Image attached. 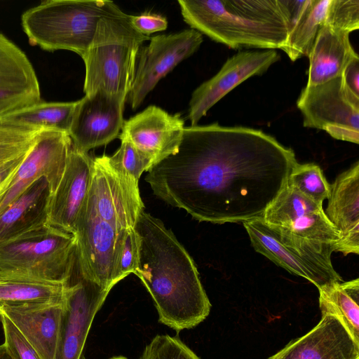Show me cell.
Instances as JSON below:
<instances>
[{"mask_svg": "<svg viewBox=\"0 0 359 359\" xmlns=\"http://www.w3.org/2000/svg\"><path fill=\"white\" fill-rule=\"evenodd\" d=\"M325 25L350 34L359 28V0H330Z\"/></svg>", "mask_w": 359, "mask_h": 359, "instance_id": "d6a6232c", "label": "cell"}, {"mask_svg": "<svg viewBox=\"0 0 359 359\" xmlns=\"http://www.w3.org/2000/svg\"><path fill=\"white\" fill-rule=\"evenodd\" d=\"M191 29L229 48L281 49L288 36L278 0H179Z\"/></svg>", "mask_w": 359, "mask_h": 359, "instance_id": "277c9868", "label": "cell"}, {"mask_svg": "<svg viewBox=\"0 0 359 359\" xmlns=\"http://www.w3.org/2000/svg\"><path fill=\"white\" fill-rule=\"evenodd\" d=\"M0 359H13L4 344L0 345Z\"/></svg>", "mask_w": 359, "mask_h": 359, "instance_id": "74e56055", "label": "cell"}, {"mask_svg": "<svg viewBox=\"0 0 359 359\" xmlns=\"http://www.w3.org/2000/svg\"><path fill=\"white\" fill-rule=\"evenodd\" d=\"M269 359H359V344L335 316L325 314L307 334Z\"/></svg>", "mask_w": 359, "mask_h": 359, "instance_id": "ac0fdd59", "label": "cell"}, {"mask_svg": "<svg viewBox=\"0 0 359 359\" xmlns=\"http://www.w3.org/2000/svg\"><path fill=\"white\" fill-rule=\"evenodd\" d=\"M123 13L111 1L48 0L26 11L21 23L31 44L48 51H73L83 58L99 21Z\"/></svg>", "mask_w": 359, "mask_h": 359, "instance_id": "5b68a950", "label": "cell"}, {"mask_svg": "<svg viewBox=\"0 0 359 359\" xmlns=\"http://www.w3.org/2000/svg\"><path fill=\"white\" fill-rule=\"evenodd\" d=\"M50 194L47 180L41 178L2 212L0 243L46 225Z\"/></svg>", "mask_w": 359, "mask_h": 359, "instance_id": "cb8c5ba5", "label": "cell"}, {"mask_svg": "<svg viewBox=\"0 0 359 359\" xmlns=\"http://www.w3.org/2000/svg\"><path fill=\"white\" fill-rule=\"evenodd\" d=\"M341 77L348 89L359 97V56L347 64L342 72Z\"/></svg>", "mask_w": 359, "mask_h": 359, "instance_id": "d590c367", "label": "cell"}, {"mask_svg": "<svg viewBox=\"0 0 359 359\" xmlns=\"http://www.w3.org/2000/svg\"><path fill=\"white\" fill-rule=\"evenodd\" d=\"M318 289L322 315L335 316L359 344V278L329 283Z\"/></svg>", "mask_w": 359, "mask_h": 359, "instance_id": "d4e9b609", "label": "cell"}, {"mask_svg": "<svg viewBox=\"0 0 359 359\" xmlns=\"http://www.w3.org/2000/svg\"><path fill=\"white\" fill-rule=\"evenodd\" d=\"M287 183L304 196L320 205H323L325 199H327L330 191V184L322 169L313 163H297L290 174Z\"/></svg>", "mask_w": 359, "mask_h": 359, "instance_id": "83f0119b", "label": "cell"}, {"mask_svg": "<svg viewBox=\"0 0 359 359\" xmlns=\"http://www.w3.org/2000/svg\"><path fill=\"white\" fill-rule=\"evenodd\" d=\"M130 16L102 18L83 57L86 75L83 92L101 91L127 100L135 79L142 44L150 40L132 25Z\"/></svg>", "mask_w": 359, "mask_h": 359, "instance_id": "8992f818", "label": "cell"}, {"mask_svg": "<svg viewBox=\"0 0 359 359\" xmlns=\"http://www.w3.org/2000/svg\"><path fill=\"white\" fill-rule=\"evenodd\" d=\"M76 102H42L0 118V124L69 133ZM69 135V134H68Z\"/></svg>", "mask_w": 359, "mask_h": 359, "instance_id": "4316f807", "label": "cell"}, {"mask_svg": "<svg viewBox=\"0 0 359 359\" xmlns=\"http://www.w3.org/2000/svg\"><path fill=\"white\" fill-rule=\"evenodd\" d=\"M121 146L107 161L112 168L138 184L141 175L154 165L152 159L129 140L121 138Z\"/></svg>", "mask_w": 359, "mask_h": 359, "instance_id": "f1b7e54d", "label": "cell"}, {"mask_svg": "<svg viewBox=\"0 0 359 359\" xmlns=\"http://www.w3.org/2000/svg\"><path fill=\"white\" fill-rule=\"evenodd\" d=\"M263 221L285 245L333 273L331 255L339 240L323 205L300 194L287 183L266 210Z\"/></svg>", "mask_w": 359, "mask_h": 359, "instance_id": "52a82bcc", "label": "cell"}, {"mask_svg": "<svg viewBox=\"0 0 359 359\" xmlns=\"http://www.w3.org/2000/svg\"><path fill=\"white\" fill-rule=\"evenodd\" d=\"M27 153L0 167V192L11 182Z\"/></svg>", "mask_w": 359, "mask_h": 359, "instance_id": "8d00e7d4", "label": "cell"}, {"mask_svg": "<svg viewBox=\"0 0 359 359\" xmlns=\"http://www.w3.org/2000/svg\"><path fill=\"white\" fill-rule=\"evenodd\" d=\"M69 281L55 359H85L83 349L93 319L110 290L85 278L77 264Z\"/></svg>", "mask_w": 359, "mask_h": 359, "instance_id": "7c38bea8", "label": "cell"}, {"mask_svg": "<svg viewBox=\"0 0 359 359\" xmlns=\"http://www.w3.org/2000/svg\"><path fill=\"white\" fill-rule=\"evenodd\" d=\"M72 145L67 133L42 130L11 182L0 192V214L41 178L47 180L52 194L62 178Z\"/></svg>", "mask_w": 359, "mask_h": 359, "instance_id": "8fae6325", "label": "cell"}, {"mask_svg": "<svg viewBox=\"0 0 359 359\" xmlns=\"http://www.w3.org/2000/svg\"><path fill=\"white\" fill-rule=\"evenodd\" d=\"M69 283L26 278H0V308L33 304L65 303Z\"/></svg>", "mask_w": 359, "mask_h": 359, "instance_id": "484cf974", "label": "cell"}, {"mask_svg": "<svg viewBox=\"0 0 359 359\" xmlns=\"http://www.w3.org/2000/svg\"><path fill=\"white\" fill-rule=\"evenodd\" d=\"M4 346L13 359H41L13 323L0 312Z\"/></svg>", "mask_w": 359, "mask_h": 359, "instance_id": "836d02e7", "label": "cell"}, {"mask_svg": "<svg viewBox=\"0 0 359 359\" xmlns=\"http://www.w3.org/2000/svg\"><path fill=\"white\" fill-rule=\"evenodd\" d=\"M297 163L261 130L218 123L184 127L178 150L148 170L154 195L199 221L262 219Z\"/></svg>", "mask_w": 359, "mask_h": 359, "instance_id": "6da1fadb", "label": "cell"}, {"mask_svg": "<svg viewBox=\"0 0 359 359\" xmlns=\"http://www.w3.org/2000/svg\"><path fill=\"white\" fill-rule=\"evenodd\" d=\"M126 100L97 91L76 101L69 136L72 147L88 153L116 138L123 125Z\"/></svg>", "mask_w": 359, "mask_h": 359, "instance_id": "4fadbf2b", "label": "cell"}, {"mask_svg": "<svg viewBox=\"0 0 359 359\" xmlns=\"http://www.w3.org/2000/svg\"><path fill=\"white\" fill-rule=\"evenodd\" d=\"M324 210L339 234L334 252L359 253V161L339 174L330 184Z\"/></svg>", "mask_w": 359, "mask_h": 359, "instance_id": "d6986e66", "label": "cell"}, {"mask_svg": "<svg viewBox=\"0 0 359 359\" xmlns=\"http://www.w3.org/2000/svg\"><path fill=\"white\" fill-rule=\"evenodd\" d=\"M93 162L90 189L74 233L76 264L85 278L111 290L117 246L144 206L138 184L112 168L107 156L93 158Z\"/></svg>", "mask_w": 359, "mask_h": 359, "instance_id": "3957f363", "label": "cell"}, {"mask_svg": "<svg viewBox=\"0 0 359 359\" xmlns=\"http://www.w3.org/2000/svg\"><path fill=\"white\" fill-rule=\"evenodd\" d=\"M203 36L189 29L150 38L138 53L135 79L128 96L133 109H137L158 81L201 46Z\"/></svg>", "mask_w": 359, "mask_h": 359, "instance_id": "30bf717a", "label": "cell"}, {"mask_svg": "<svg viewBox=\"0 0 359 359\" xmlns=\"http://www.w3.org/2000/svg\"><path fill=\"white\" fill-rule=\"evenodd\" d=\"M40 102L39 83L31 62L0 33V118Z\"/></svg>", "mask_w": 359, "mask_h": 359, "instance_id": "e0dca14e", "label": "cell"}, {"mask_svg": "<svg viewBox=\"0 0 359 359\" xmlns=\"http://www.w3.org/2000/svg\"><path fill=\"white\" fill-rule=\"evenodd\" d=\"M93 158L72 145L62 178L50 194L47 224L74 234L81 208L88 196L93 174Z\"/></svg>", "mask_w": 359, "mask_h": 359, "instance_id": "9a60e30c", "label": "cell"}, {"mask_svg": "<svg viewBox=\"0 0 359 359\" xmlns=\"http://www.w3.org/2000/svg\"><path fill=\"white\" fill-rule=\"evenodd\" d=\"M184 129V121L180 114L170 115L161 108L151 105L124 121L118 137L132 142L155 165L177 152Z\"/></svg>", "mask_w": 359, "mask_h": 359, "instance_id": "2e32d148", "label": "cell"}, {"mask_svg": "<svg viewBox=\"0 0 359 359\" xmlns=\"http://www.w3.org/2000/svg\"><path fill=\"white\" fill-rule=\"evenodd\" d=\"M279 60L274 49L240 51L229 57L213 77L193 92L188 112L191 126H196L212 107L236 86L252 76L264 74Z\"/></svg>", "mask_w": 359, "mask_h": 359, "instance_id": "5bb4252c", "label": "cell"}, {"mask_svg": "<svg viewBox=\"0 0 359 359\" xmlns=\"http://www.w3.org/2000/svg\"><path fill=\"white\" fill-rule=\"evenodd\" d=\"M245 229L255 250L290 273L302 277L317 287L334 281H342L338 274L322 269L296 250L285 245L262 219L245 222Z\"/></svg>", "mask_w": 359, "mask_h": 359, "instance_id": "44dd1931", "label": "cell"}, {"mask_svg": "<svg viewBox=\"0 0 359 359\" xmlns=\"http://www.w3.org/2000/svg\"><path fill=\"white\" fill-rule=\"evenodd\" d=\"M140 238L135 226L124 232L116 251L113 280L116 285L130 273H134L139 262Z\"/></svg>", "mask_w": 359, "mask_h": 359, "instance_id": "4dcf8cb0", "label": "cell"}, {"mask_svg": "<svg viewBox=\"0 0 359 359\" xmlns=\"http://www.w3.org/2000/svg\"><path fill=\"white\" fill-rule=\"evenodd\" d=\"M297 106L304 127L325 130L339 140L359 143V97L348 89L341 76L305 86Z\"/></svg>", "mask_w": 359, "mask_h": 359, "instance_id": "9c48e42d", "label": "cell"}, {"mask_svg": "<svg viewBox=\"0 0 359 359\" xmlns=\"http://www.w3.org/2000/svg\"><path fill=\"white\" fill-rule=\"evenodd\" d=\"M140 359H201L177 337L157 335L145 347Z\"/></svg>", "mask_w": 359, "mask_h": 359, "instance_id": "1f68e13d", "label": "cell"}, {"mask_svg": "<svg viewBox=\"0 0 359 359\" xmlns=\"http://www.w3.org/2000/svg\"><path fill=\"white\" fill-rule=\"evenodd\" d=\"M135 228L140 252L134 273L151 296L159 321L177 332L196 326L211 304L193 259L172 231L144 210Z\"/></svg>", "mask_w": 359, "mask_h": 359, "instance_id": "7a4b0ae2", "label": "cell"}, {"mask_svg": "<svg viewBox=\"0 0 359 359\" xmlns=\"http://www.w3.org/2000/svg\"><path fill=\"white\" fill-rule=\"evenodd\" d=\"M66 302V301H65ZM65 303L3 306L4 313L41 359H55Z\"/></svg>", "mask_w": 359, "mask_h": 359, "instance_id": "ffe728a7", "label": "cell"}, {"mask_svg": "<svg viewBox=\"0 0 359 359\" xmlns=\"http://www.w3.org/2000/svg\"><path fill=\"white\" fill-rule=\"evenodd\" d=\"M109 359H128V358L123 357V356H118V357H114V358H111Z\"/></svg>", "mask_w": 359, "mask_h": 359, "instance_id": "f35d334b", "label": "cell"}, {"mask_svg": "<svg viewBox=\"0 0 359 359\" xmlns=\"http://www.w3.org/2000/svg\"><path fill=\"white\" fill-rule=\"evenodd\" d=\"M349 34L323 25L307 55L309 67L306 86L320 85L341 76L347 64L358 57L351 46Z\"/></svg>", "mask_w": 359, "mask_h": 359, "instance_id": "603a6c76", "label": "cell"}, {"mask_svg": "<svg viewBox=\"0 0 359 359\" xmlns=\"http://www.w3.org/2000/svg\"><path fill=\"white\" fill-rule=\"evenodd\" d=\"M76 237L48 224L0 243V278L69 283L76 266Z\"/></svg>", "mask_w": 359, "mask_h": 359, "instance_id": "ba28073f", "label": "cell"}, {"mask_svg": "<svg viewBox=\"0 0 359 359\" xmlns=\"http://www.w3.org/2000/svg\"><path fill=\"white\" fill-rule=\"evenodd\" d=\"M288 36L281 48L292 61L307 56L324 25L330 0H278Z\"/></svg>", "mask_w": 359, "mask_h": 359, "instance_id": "7402d4cb", "label": "cell"}, {"mask_svg": "<svg viewBox=\"0 0 359 359\" xmlns=\"http://www.w3.org/2000/svg\"><path fill=\"white\" fill-rule=\"evenodd\" d=\"M41 131L0 124V167L26 154Z\"/></svg>", "mask_w": 359, "mask_h": 359, "instance_id": "f546056e", "label": "cell"}, {"mask_svg": "<svg viewBox=\"0 0 359 359\" xmlns=\"http://www.w3.org/2000/svg\"><path fill=\"white\" fill-rule=\"evenodd\" d=\"M130 22L138 32L145 36L165 30L168 27L166 18L150 12H145L139 15H131Z\"/></svg>", "mask_w": 359, "mask_h": 359, "instance_id": "e575fe53", "label": "cell"}]
</instances>
